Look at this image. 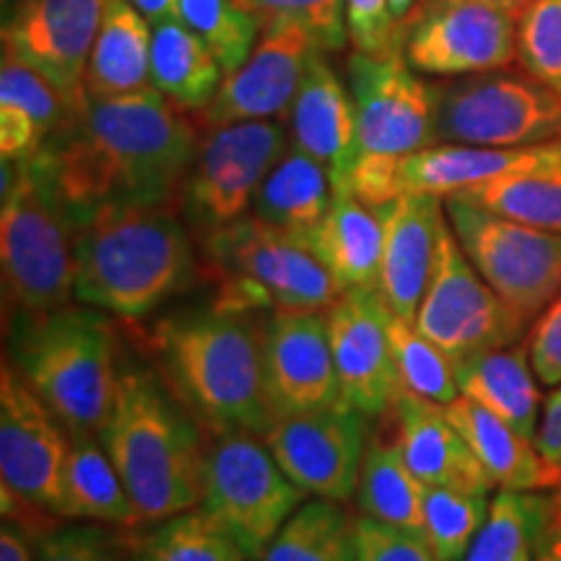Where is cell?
Segmentation results:
<instances>
[{"label": "cell", "mask_w": 561, "mask_h": 561, "mask_svg": "<svg viewBox=\"0 0 561 561\" xmlns=\"http://www.w3.org/2000/svg\"><path fill=\"white\" fill-rule=\"evenodd\" d=\"M354 500L364 515L424 536V483L392 437H369Z\"/></svg>", "instance_id": "obj_32"}, {"label": "cell", "mask_w": 561, "mask_h": 561, "mask_svg": "<svg viewBox=\"0 0 561 561\" xmlns=\"http://www.w3.org/2000/svg\"><path fill=\"white\" fill-rule=\"evenodd\" d=\"M178 19L206 42L224 76L250 58L263 34L261 16L244 0H180Z\"/></svg>", "instance_id": "obj_35"}, {"label": "cell", "mask_w": 561, "mask_h": 561, "mask_svg": "<svg viewBox=\"0 0 561 561\" xmlns=\"http://www.w3.org/2000/svg\"><path fill=\"white\" fill-rule=\"evenodd\" d=\"M198 250L214 299L234 310L325 312L343 294L310 244L252 214L208 234Z\"/></svg>", "instance_id": "obj_6"}, {"label": "cell", "mask_w": 561, "mask_h": 561, "mask_svg": "<svg viewBox=\"0 0 561 561\" xmlns=\"http://www.w3.org/2000/svg\"><path fill=\"white\" fill-rule=\"evenodd\" d=\"M104 0H13L3 24V50L45 76L81 115L87 110V66Z\"/></svg>", "instance_id": "obj_16"}, {"label": "cell", "mask_w": 561, "mask_h": 561, "mask_svg": "<svg viewBox=\"0 0 561 561\" xmlns=\"http://www.w3.org/2000/svg\"><path fill=\"white\" fill-rule=\"evenodd\" d=\"M261 16L271 21H291L301 26L320 53L335 55L351 45L346 24V0H244Z\"/></svg>", "instance_id": "obj_40"}, {"label": "cell", "mask_w": 561, "mask_h": 561, "mask_svg": "<svg viewBox=\"0 0 561 561\" xmlns=\"http://www.w3.org/2000/svg\"><path fill=\"white\" fill-rule=\"evenodd\" d=\"M70 432L9 359L0 369V483L58 517ZM60 520V517H58Z\"/></svg>", "instance_id": "obj_17"}, {"label": "cell", "mask_w": 561, "mask_h": 561, "mask_svg": "<svg viewBox=\"0 0 561 561\" xmlns=\"http://www.w3.org/2000/svg\"><path fill=\"white\" fill-rule=\"evenodd\" d=\"M335 195L331 172L305 149L289 144L252 201V216L289 234L310 237L325 219Z\"/></svg>", "instance_id": "obj_30"}, {"label": "cell", "mask_w": 561, "mask_h": 561, "mask_svg": "<svg viewBox=\"0 0 561 561\" xmlns=\"http://www.w3.org/2000/svg\"><path fill=\"white\" fill-rule=\"evenodd\" d=\"M291 144L305 149L331 172L333 187H348L359 161V125L348 81L331 66L325 53L314 50L291 104Z\"/></svg>", "instance_id": "obj_23"}, {"label": "cell", "mask_w": 561, "mask_h": 561, "mask_svg": "<svg viewBox=\"0 0 561 561\" xmlns=\"http://www.w3.org/2000/svg\"><path fill=\"white\" fill-rule=\"evenodd\" d=\"M265 318L214 299L167 314L149 331L146 341L159 375L210 437L227 432L263 437L276 424L263 377Z\"/></svg>", "instance_id": "obj_2"}, {"label": "cell", "mask_w": 561, "mask_h": 561, "mask_svg": "<svg viewBox=\"0 0 561 561\" xmlns=\"http://www.w3.org/2000/svg\"><path fill=\"white\" fill-rule=\"evenodd\" d=\"M447 416L466 437L494 489L541 491L561 483V471L538 450L536 439L525 437L507 421L460 396L447 405Z\"/></svg>", "instance_id": "obj_25"}, {"label": "cell", "mask_w": 561, "mask_h": 561, "mask_svg": "<svg viewBox=\"0 0 561 561\" xmlns=\"http://www.w3.org/2000/svg\"><path fill=\"white\" fill-rule=\"evenodd\" d=\"M359 125V157H409L439 144V83L421 79L403 53H359L346 60Z\"/></svg>", "instance_id": "obj_13"}, {"label": "cell", "mask_w": 561, "mask_h": 561, "mask_svg": "<svg viewBox=\"0 0 561 561\" xmlns=\"http://www.w3.org/2000/svg\"><path fill=\"white\" fill-rule=\"evenodd\" d=\"M201 276L178 206H110L76 224V301L112 318H151Z\"/></svg>", "instance_id": "obj_3"}, {"label": "cell", "mask_w": 561, "mask_h": 561, "mask_svg": "<svg viewBox=\"0 0 561 561\" xmlns=\"http://www.w3.org/2000/svg\"><path fill=\"white\" fill-rule=\"evenodd\" d=\"M489 512V494L424 483V536L442 561L466 559Z\"/></svg>", "instance_id": "obj_37"}, {"label": "cell", "mask_w": 561, "mask_h": 561, "mask_svg": "<svg viewBox=\"0 0 561 561\" xmlns=\"http://www.w3.org/2000/svg\"><path fill=\"white\" fill-rule=\"evenodd\" d=\"M5 359L50 405L70 434H100L117 388V333L107 312L87 305L5 318Z\"/></svg>", "instance_id": "obj_5"}, {"label": "cell", "mask_w": 561, "mask_h": 561, "mask_svg": "<svg viewBox=\"0 0 561 561\" xmlns=\"http://www.w3.org/2000/svg\"><path fill=\"white\" fill-rule=\"evenodd\" d=\"M375 210L382 219L377 289L396 318L416 322L419 305L437 265L439 240L450 224L445 198L432 193H405Z\"/></svg>", "instance_id": "obj_21"}, {"label": "cell", "mask_w": 561, "mask_h": 561, "mask_svg": "<svg viewBox=\"0 0 561 561\" xmlns=\"http://www.w3.org/2000/svg\"><path fill=\"white\" fill-rule=\"evenodd\" d=\"M356 561H442L432 543L419 533L396 528L375 517H354Z\"/></svg>", "instance_id": "obj_42"}, {"label": "cell", "mask_w": 561, "mask_h": 561, "mask_svg": "<svg viewBox=\"0 0 561 561\" xmlns=\"http://www.w3.org/2000/svg\"><path fill=\"white\" fill-rule=\"evenodd\" d=\"M136 9L144 13L151 24H159V21L178 19V5L180 0H130Z\"/></svg>", "instance_id": "obj_49"}, {"label": "cell", "mask_w": 561, "mask_h": 561, "mask_svg": "<svg viewBox=\"0 0 561 561\" xmlns=\"http://www.w3.org/2000/svg\"><path fill=\"white\" fill-rule=\"evenodd\" d=\"M73 110L45 76L3 50L0 60V159L37 157L73 121Z\"/></svg>", "instance_id": "obj_24"}, {"label": "cell", "mask_w": 561, "mask_h": 561, "mask_svg": "<svg viewBox=\"0 0 561 561\" xmlns=\"http://www.w3.org/2000/svg\"><path fill=\"white\" fill-rule=\"evenodd\" d=\"M354 517L341 502H305L257 561H356Z\"/></svg>", "instance_id": "obj_33"}, {"label": "cell", "mask_w": 561, "mask_h": 561, "mask_svg": "<svg viewBox=\"0 0 561 561\" xmlns=\"http://www.w3.org/2000/svg\"><path fill=\"white\" fill-rule=\"evenodd\" d=\"M439 144L523 149L561 138V94L525 70L439 83Z\"/></svg>", "instance_id": "obj_10"}, {"label": "cell", "mask_w": 561, "mask_h": 561, "mask_svg": "<svg viewBox=\"0 0 561 561\" xmlns=\"http://www.w3.org/2000/svg\"><path fill=\"white\" fill-rule=\"evenodd\" d=\"M224 81L216 55L180 19L151 24V87L187 112H203Z\"/></svg>", "instance_id": "obj_31"}, {"label": "cell", "mask_w": 561, "mask_h": 561, "mask_svg": "<svg viewBox=\"0 0 561 561\" xmlns=\"http://www.w3.org/2000/svg\"><path fill=\"white\" fill-rule=\"evenodd\" d=\"M318 47L291 21L263 24L261 42L234 73L224 76L214 102L201 112L203 128L248 121H284Z\"/></svg>", "instance_id": "obj_19"}, {"label": "cell", "mask_w": 561, "mask_h": 561, "mask_svg": "<svg viewBox=\"0 0 561 561\" xmlns=\"http://www.w3.org/2000/svg\"><path fill=\"white\" fill-rule=\"evenodd\" d=\"M515 561H533V546H530V549H525Z\"/></svg>", "instance_id": "obj_52"}, {"label": "cell", "mask_w": 561, "mask_h": 561, "mask_svg": "<svg viewBox=\"0 0 561 561\" xmlns=\"http://www.w3.org/2000/svg\"><path fill=\"white\" fill-rule=\"evenodd\" d=\"M206 426L149 367H123L115 405L100 432L128 489L138 525L198 507L206 483Z\"/></svg>", "instance_id": "obj_4"}, {"label": "cell", "mask_w": 561, "mask_h": 561, "mask_svg": "<svg viewBox=\"0 0 561 561\" xmlns=\"http://www.w3.org/2000/svg\"><path fill=\"white\" fill-rule=\"evenodd\" d=\"M367 413L346 401L278 419L263 434L284 473L310 496L346 504L356 496L369 445Z\"/></svg>", "instance_id": "obj_14"}, {"label": "cell", "mask_w": 561, "mask_h": 561, "mask_svg": "<svg viewBox=\"0 0 561 561\" xmlns=\"http://www.w3.org/2000/svg\"><path fill=\"white\" fill-rule=\"evenodd\" d=\"M413 325L458 364L483 351L515 346L528 322L483 280L447 224Z\"/></svg>", "instance_id": "obj_12"}, {"label": "cell", "mask_w": 561, "mask_h": 561, "mask_svg": "<svg viewBox=\"0 0 561 561\" xmlns=\"http://www.w3.org/2000/svg\"><path fill=\"white\" fill-rule=\"evenodd\" d=\"M60 520L136 528L138 515L100 434H70L60 481Z\"/></svg>", "instance_id": "obj_28"}, {"label": "cell", "mask_w": 561, "mask_h": 561, "mask_svg": "<svg viewBox=\"0 0 561 561\" xmlns=\"http://www.w3.org/2000/svg\"><path fill=\"white\" fill-rule=\"evenodd\" d=\"M0 271L5 318L76 299V227L42 153L19 161L0 195Z\"/></svg>", "instance_id": "obj_7"}, {"label": "cell", "mask_w": 561, "mask_h": 561, "mask_svg": "<svg viewBox=\"0 0 561 561\" xmlns=\"http://www.w3.org/2000/svg\"><path fill=\"white\" fill-rule=\"evenodd\" d=\"M520 13L476 0L421 5L403 42V58L421 76H473L517 60Z\"/></svg>", "instance_id": "obj_15"}, {"label": "cell", "mask_w": 561, "mask_h": 561, "mask_svg": "<svg viewBox=\"0 0 561 561\" xmlns=\"http://www.w3.org/2000/svg\"><path fill=\"white\" fill-rule=\"evenodd\" d=\"M289 144L291 130L284 121L203 128L198 151L178 198V208L195 242L250 214L257 187Z\"/></svg>", "instance_id": "obj_8"}, {"label": "cell", "mask_w": 561, "mask_h": 561, "mask_svg": "<svg viewBox=\"0 0 561 561\" xmlns=\"http://www.w3.org/2000/svg\"><path fill=\"white\" fill-rule=\"evenodd\" d=\"M385 413L390 419L392 439L421 483L491 494L494 483L447 416V405L403 388Z\"/></svg>", "instance_id": "obj_22"}, {"label": "cell", "mask_w": 561, "mask_h": 561, "mask_svg": "<svg viewBox=\"0 0 561 561\" xmlns=\"http://www.w3.org/2000/svg\"><path fill=\"white\" fill-rule=\"evenodd\" d=\"M307 496L284 473L263 437L248 432L210 437L201 507L229 530L250 561L263 557Z\"/></svg>", "instance_id": "obj_9"}, {"label": "cell", "mask_w": 561, "mask_h": 561, "mask_svg": "<svg viewBox=\"0 0 561 561\" xmlns=\"http://www.w3.org/2000/svg\"><path fill=\"white\" fill-rule=\"evenodd\" d=\"M388 333L392 359H396L405 390L442 405L458 401L460 388L458 377H455V364L437 343L426 339L413 322H405L396 314L390 318Z\"/></svg>", "instance_id": "obj_38"}, {"label": "cell", "mask_w": 561, "mask_h": 561, "mask_svg": "<svg viewBox=\"0 0 561 561\" xmlns=\"http://www.w3.org/2000/svg\"><path fill=\"white\" fill-rule=\"evenodd\" d=\"M128 538L130 561H250L229 530L206 510L193 507Z\"/></svg>", "instance_id": "obj_34"}, {"label": "cell", "mask_w": 561, "mask_h": 561, "mask_svg": "<svg viewBox=\"0 0 561 561\" xmlns=\"http://www.w3.org/2000/svg\"><path fill=\"white\" fill-rule=\"evenodd\" d=\"M551 515L559 517V520H561V483L557 486V494L551 496Z\"/></svg>", "instance_id": "obj_51"}, {"label": "cell", "mask_w": 561, "mask_h": 561, "mask_svg": "<svg viewBox=\"0 0 561 561\" xmlns=\"http://www.w3.org/2000/svg\"><path fill=\"white\" fill-rule=\"evenodd\" d=\"M432 3H445V0H424L421 5H432ZM476 3H489V5H500V9H507V11H517L523 13L533 0H476Z\"/></svg>", "instance_id": "obj_50"}, {"label": "cell", "mask_w": 561, "mask_h": 561, "mask_svg": "<svg viewBox=\"0 0 561 561\" xmlns=\"http://www.w3.org/2000/svg\"><path fill=\"white\" fill-rule=\"evenodd\" d=\"M551 515V500L533 491H500L491 500L489 520L462 561H515L536 543Z\"/></svg>", "instance_id": "obj_36"}, {"label": "cell", "mask_w": 561, "mask_h": 561, "mask_svg": "<svg viewBox=\"0 0 561 561\" xmlns=\"http://www.w3.org/2000/svg\"><path fill=\"white\" fill-rule=\"evenodd\" d=\"M517 60L525 73L561 94V0H533L520 13Z\"/></svg>", "instance_id": "obj_39"}, {"label": "cell", "mask_w": 561, "mask_h": 561, "mask_svg": "<svg viewBox=\"0 0 561 561\" xmlns=\"http://www.w3.org/2000/svg\"><path fill=\"white\" fill-rule=\"evenodd\" d=\"M445 208L483 280L525 322L538 320L561 294V234L504 219L460 195H447Z\"/></svg>", "instance_id": "obj_11"}, {"label": "cell", "mask_w": 561, "mask_h": 561, "mask_svg": "<svg viewBox=\"0 0 561 561\" xmlns=\"http://www.w3.org/2000/svg\"><path fill=\"white\" fill-rule=\"evenodd\" d=\"M424 0H388L392 19V37H396V50L403 53L405 32H409L413 16H416Z\"/></svg>", "instance_id": "obj_48"}, {"label": "cell", "mask_w": 561, "mask_h": 561, "mask_svg": "<svg viewBox=\"0 0 561 561\" xmlns=\"http://www.w3.org/2000/svg\"><path fill=\"white\" fill-rule=\"evenodd\" d=\"M37 533L16 520L0 528V561H37Z\"/></svg>", "instance_id": "obj_46"}, {"label": "cell", "mask_w": 561, "mask_h": 561, "mask_svg": "<svg viewBox=\"0 0 561 561\" xmlns=\"http://www.w3.org/2000/svg\"><path fill=\"white\" fill-rule=\"evenodd\" d=\"M263 377L276 421L341 401L325 312H273L265 318Z\"/></svg>", "instance_id": "obj_20"}, {"label": "cell", "mask_w": 561, "mask_h": 561, "mask_svg": "<svg viewBox=\"0 0 561 561\" xmlns=\"http://www.w3.org/2000/svg\"><path fill=\"white\" fill-rule=\"evenodd\" d=\"M348 39L359 53H401L396 50L388 0H346Z\"/></svg>", "instance_id": "obj_43"}, {"label": "cell", "mask_w": 561, "mask_h": 561, "mask_svg": "<svg viewBox=\"0 0 561 561\" xmlns=\"http://www.w3.org/2000/svg\"><path fill=\"white\" fill-rule=\"evenodd\" d=\"M536 445L543 458L561 471V385L543 405V416L536 434Z\"/></svg>", "instance_id": "obj_45"}, {"label": "cell", "mask_w": 561, "mask_h": 561, "mask_svg": "<svg viewBox=\"0 0 561 561\" xmlns=\"http://www.w3.org/2000/svg\"><path fill=\"white\" fill-rule=\"evenodd\" d=\"M528 354L538 382L559 388L561 385V294L538 314L530 331Z\"/></svg>", "instance_id": "obj_44"}, {"label": "cell", "mask_w": 561, "mask_h": 561, "mask_svg": "<svg viewBox=\"0 0 561 561\" xmlns=\"http://www.w3.org/2000/svg\"><path fill=\"white\" fill-rule=\"evenodd\" d=\"M157 89L89 100L45 151L73 227L110 206H178L201 123Z\"/></svg>", "instance_id": "obj_1"}, {"label": "cell", "mask_w": 561, "mask_h": 561, "mask_svg": "<svg viewBox=\"0 0 561 561\" xmlns=\"http://www.w3.org/2000/svg\"><path fill=\"white\" fill-rule=\"evenodd\" d=\"M528 356V346L483 351L473 359L455 364V377L460 396L471 398L525 437L536 439L541 426V392Z\"/></svg>", "instance_id": "obj_29"}, {"label": "cell", "mask_w": 561, "mask_h": 561, "mask_svg": "<svg viewBox=\"0 0 561 561\" xmlns=\"http://www.w3.org/2000/svg\"><path fill=\"white\" fill-rule=\"evenodd\" d=\"M310 250L339 280L341 291L377 286L382 263V219L351 187L335 191L320 227L305 237Z\"/></svg>", "instance_id": "obj_26"}, {"label": "cell", "mask_w": 561, "mask_h": 561, "mask_svg": "<svg viewBox=\"0 0 561 561\" xmlns=\"http://www.w3.org/2000/svg\"><path fill=\"white\" fill-rule=\"evenodd\" d=\"M533 561H561V520L549 515L533 543Z\"/></svg>", "instance_id": "obj_47"}, {"label": "cell", "mask_w": 561, "mask_h": 561, "mask_svg": "<svg viewBox=\"0 0 561 561\" xmlns=\"http://www.w3.org/2000/svg\"><path fill=\"white\" fill-rule=\"evenodd\" d=\"M390 307L377 286L348 289L325 310L341 401L382 416L403 390L390 348Z\"/></svg>", "instance_id": "obj_18"}, {"label": "cell", "mask_w": 561, "mask_h": 561, "mask_svg": "<svg viewBox=\"0 0 561 561\" xmlns=\"http://www.w3.org/2000/svg\"><path fill=\"white\" fill-rule=\"evenodd\" d=\"M151 89V21L130 0H104L87 66L89 100H115Z\"/></svg>", "instance_id": "obj_27"}, {"label": "cell", "mask_w": 561, "mask_h": 561, "mask_svg": "<svg viewBox=\"0 0 561 561\" xmlns=\"http://www.w3.org/2000/svg\"><path fill=\"white\" fill-rule=\"evenodd\" d=\"M37 561H130L128 538L104 525H55L37 538Z\"/></svg>", "instance_id": "obj_41"}]
</instances>
